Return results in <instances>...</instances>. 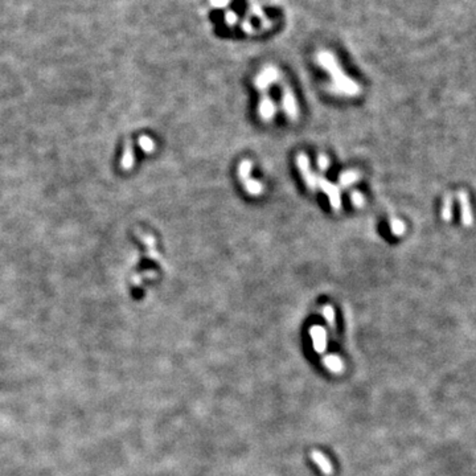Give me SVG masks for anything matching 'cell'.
<instances>
[{
    "label": "cell",
    "mask_w": 476,
    "mask_h": 476,
    "mask_svg": "<svg viewBox=\"0 0 476 476\" xmlns=\"http://www.w3.org/2000/svg\"><path fill=\"white\" fill-rule=\"evenodd\" d=\"M315 61L323 69L327 70L331 75V84L328 89L335 94H342L345 97H356L361 93V86L357 84L354 80L348 77L342 69L340 64L338 63L336 57L333 56L332 52L327 49L319 50L315 57Z\"/></svg>",
    "instance_id": "obj_1"
},
{
    "label": "cell",
    "mask_w": 476,
    "mask_h": 476,
    "mask_svg": "<svg viewBox=\"0 0 476 476\" xmlns=\"http://www.w3.org/2000/svg\"><path fill=\"white\" fill-rule=\"evenodd\" d=\"M295 164H296L299 172L304 180V184L307 185L311 192L318 191V175L312 172L310 166V159L304 152H299L295 157Z\"/></svg>",
    "instance_id": "obj_2"
},
{
    "label": "cell",
    "mask_w": 476,
    "mask_h": 476,
    "mask_svg": "<svg viewBox=\"0 0 476 476\" xmlns=\"http://www.w3.org/2000/svg\"><path fill=\"white\" fill-rule=\"evenodd\" d=\"M318 188H320V191H323V193L328 197L329 205L333 210L342 209V194H340V188L338 185L329 182L328 179H326L324 176L318 175Z\"/></svg>",
    "instance_id": "obj_3"
},
{
    "label": "cell",
    "mask_w": 476,
    "mask_h": 476,
    "mask_svg": "<svg viewBox=\"0 0 476 476\" xmlns=\"http://www.w3.org/2000/svg\"><path fill=\"white\" fill-rule=\"evenodd\" d=\"M279 80V70L276 66L267 65L257 74L254 80V86L262 93H267L269 88Z\"/></svg>",
    "instance_id": "obj_4"
},
{
    "label": "cell",
    "mask_w": 476,
    "mask_h": 476,
    "mask_svg": "<svg viewBox=\"0 0 476 476\" xmlns=\"http://www.w3.org/2000/svg\"><path fill=\"white\" fill-rule=\"evenodd\" d=\"M282 107L288 119L296 121L298 116H299V106H298V101L295 98L294 91L287 84L282 85Z\"/></svg>",
    "instance_id": "obj_5"
},
{
    "label": "cell",
    "mask_w": 476,
    "mask_h": 476,
    "mask_svg": "<svg viewBox=\"0 0 476 476\" xmlns=\"http://www.w3.org/2000/svg\"><path fill=\"white\" fill-rule=\"evenodd\" d=\"M275 113V102L269 97L267 93H263L262 98L260 101V105H258V114H260L261 119H262L263 122H270L274 118Z\"/></svg>",
    "instance_id": "obj_6"
},
{
    "label": "cell",
    "mask_w": 476,
    "mask_h": 476,
    "mask_svg": "<svg viewBox=\"0 0 476 476\" xmlns=\"http://www.w3.org/2000/svg\"><path fill=\"white\" fill-rule=\"evenodd\" d=\"M310 335L312 338L313 348L318 353H323L327 345V332L324 327L313 326L310 329Z\"/></svg>",
    "instance_id": "obj_7"
},
{
    "label": "cell",
    "mask_w": 476,
    "mask_h": 476,
    "mask_svg": "<svg viewBox=\"0 0 476 476\" xmlns=\"http://www.w3.org/2000/svg\"><path fill=\"white\" fill-rule=\"evenodd\" d=\"M360 179V171H357V169H348V171H344V172L340 173V176H339V184H340L342 188H349L352 184L359 182Z\"/></svg>",
    "instance_id": "obj_8"
},
{
    "label": "cell",
    "mask_w": 476,
    "mask_h": 476,
    "mask_svg": "<svg viewBox=\"0 0 476 476\" xmlns=\"http://www.w3.org/2000/svg\"><path fill=\"white\" fill-rule=\"evenodd\" d=\"M311 458H312V461L315 462L316 466L322 470L323 473H326V475H331V473H332V464H331L328 458L323 454V452L312 451L311 452Z\"/></svg>",
    "instance_id": "obj_9"
},
{
    "label": "cell",
    "mask_w": 476,
    "mask_h": 476,
    "mask_svg": "<svg viewBox=\"0 0 476 476\" xmlns=\"http://www.w3.org/2000/svg\"><path fill=\"white\" fill-rule=\"evenodd\" d=\"M242 184L245 185V189L250 196H260L263 193V184L260 180H255L253 177L246 179Z\"/></svg>",
    "instance_id": "obj_10"
},
{
    "label": "cell",
    "mask_w": 476,
    "mask_h": 476,
    "mask_svg": "<svg viewBox=\"0 0 476 476\" xmlns=\"http://www.w3.org/2000/svg\"><path fill=\"white\" fill-rule=\"evenodd\" d=\"M251 168H253V163H251V160L249 159H244L241 163L238 164V177H240V180H241L242 183H244L246 179L250 177Z\"/></svg>",
    "instance_id": "obj_11"
},
{
    "label": "cell",
    "mask_w": 476,
    "mask_h": 476,
    "mask_svg": "<svg viewBox=\"0 0 476 476\" xmlns=\"http://www.w3.org/2000/svg\"><path fill=\"white\" fill-rule=\"evenodd\" d=\"M132 164H134V151H132L131 143L129 142V143L126 144L125 154H123L122 157V167L125 169H130Z\"/></svg>",
    "instance_id": "obj_12"
},
{
    "label": "cell",
    "mask_w": 476,
    "mask_h": 476,
    "mask_svg": "<svg viewBox=\"0 0 476 476\" xmlns=\"http://www.w3.org/2000/svg\"><path fill=\"white\" fill-rule=\"evenodd\" d=\"M324 364H326L329 369L333 370V372H339V370H342V367H343L340 359H339L338 356H333V354L326 357V359H324Z\"/></svg>",
    "instance_id": "obj_13"
},
{
    "label": "cell",
    "mask_w": 476,
    "mask_h": 476,
    "mask_svg": "<svg viewBox=\"0 0 476 476\" xmlns=\"http://www.w3.org/2000/svg\"><path fill=\"white\" fill-rule=\"evenodd\" d=\"M139 146H141L142 150H143L144 152H147V154L154 152L155 150V142L152 141L150 136H146V135L141 136V139H139Z\"/></svg>",
    "instance_id": "obj_14"
},
{
    "label": "cell",
    "mask_w": 476,
    "mask_h": 476,
    "mask_svg": "<svg viewBox=\"0 0 476 476\" xmlns=\"http://www.w3.org/2000/svg\"><path fill=\"white\" fill-rule=\"evenodd\" d=\"M389 226H390V232L394 235H402L405 233V229H406L405 228V224L398 219L390 220Z\"/></svg>",
    "instance_id": "obj_15"
},
{
    "label": "cell",
    "mask_w": 476,
    "mask_h": 476,
    "mask_svg": "<svg viewBox=\"0 0 476 476\" xmlns=\"http://www.w3.org/2000/svg\"><path fill=\"white\" fill-rule=\"evenodd\" d=\"M323 315L326 318V322L328 323V326L331 328H335V311H333L332 306H329V304H326L324 307H323Z\"/></svg>",
    "instance_id": "obj_16"
},
{
    "label": "cell",
    "mask_w": 476,
    "mask_h": 476,
    "mask_svg": "<svg viewBox=\"0 0 476 476\" xmlns=\"http://www.w3.org/2000/svg\"><path fill=\"white\" fill-rule=\"evenodd\" d=\"M142 240H143V241L146 242L147 248L150 249V257L152 258V260L159 261L160 257L157 255L156 250H155V240H154V238L151 237V235H146V237H142Z\"/></svg>",
    "instance_id": "obj_17"
},
{
    "label": "cell",
    "mask_w": 476,
    "mask_h": 476,
    "mask_svg": "<svg viewBox=\"0 0 476 476\" xmlns=\"http://www.w3.org/2000/svg\"><path fill=\"white\" fill-rule=\"evenodd\" d=\"M351 201L356 208H363L365 205V197L360 191L351 192Z\"/></svg>",
    "instance_id": "obj_18"
},
{
    "label": "cell",
    "mask_w": 476,
    "mask_h": 476,
    "mask_svg": "<svg viewBox=\"0 0 476 476\" xmlns=\"http://www.w3.org/2000/svg\"><path fill=\"white\" fill-rule=\"evenodd\" d=\"M316 163H318V167H319L322 171H327L329 164H331V162H329V157L327 156L326 154H320L316 159Z\"/></svg>",
    "instance_id": "obj_19"
},
{
    "label": "cell",
    "mask_w": 476,
    "mask_h": 476,
    "mask_svg": "<svg viewBox=\"0 0 476 476\" xmlns=\"http://www.w3.org/2000/svg\"><path fill=\"white\" fill-rule=\"evenodd\" d=\"M238 22V16L234 11H226L225 12V23L226 25L229 27H233V25L237 24Z\"/></svg>",
    "instance_id": "obj_20"
},
{
    "label": "cell",
    "mask_w": 476,
    "mask_h": 476,
    "mask_svg": "<svg viewBox=\"0 0 476 476\" xmlns=\"http://www.w3.org/2000/svg\"><path fill=\"white\" fill-rule=\"evenodd\" d=\"M209 3L214 7V8H225L229 6L230 0H209Z\"/></svg>",
    "instance_id": "obj_21"
},
{
    "label": "cell",
    "mask_w": 476,
    "mask_h": 476,
    "mask_svg": "<svg viewBox=\"0 0 476 476\" xmlns=\"http://www.w3.org/2000/svg\"><path fill=\"white\" fill-rule=\"evenodd\" d=\"M241 29L244 32H246V33H254V32H255V28H254L253 25L250 24V23L249 22H244L241 24Z\"/></svg>",
    "instance_id": "obj_22"
}]
</instances>
